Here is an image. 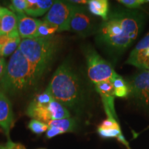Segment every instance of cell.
<instances>
[{
	"instance_id": "6",
	"label": "cell",
	"mask_w": 149,
	"mask_h": 149,
	"mask_svg": "<svg viewBox=\"0 0 149 149\" xmlns=\"http://www.w3.org/2000/svg\"><path fill=\"white\" fill-rule=\"evenodd\" d=\"M128 97L139 108L149 112V72L143 70L127 82Z\"/></svg>"
},
{
	"instance_id": "1",
	"label": "cell",
	"mask_w": 149,
	"mask_h": 149,
	"mask_svg": "<svg viewBox=\"0 0 149 149\" xmlns=\"http://www.w3.org/2000/svg\"><path fill=\"white\" fill-rule=\"evenodd\" d=\"M146 20V14L139 9H113L97 31L96 43L109 57L116 61L135 42Z\"/></svg>"
},
{
	"instance_id": "12",
	"label": "cell",
	"mask_w": 149,
	"mask_h": 149,
	"mask_svg": "<svg viewBox=\"0 0 149 149\" xmlns=\"http://www.w3.org/2000/svg\"><path fill=\"white\" fill-rule=\"evenodd\" d=\"M17 17V31L22 40L35 38L41 20L27 16L25 13L16 14Z\"/></svg>"
},
{
	"instance_id": "29",
	"label": "cell",
	"mask_w": 149,
	"mask_h": 149,
	"mask_svg": "<svg viewBox=\"0 0 149 149\" xmlns=\"http://www.w3.org/2000/svg\"><path fill=\"white\" fill-rule=\"evenodd\" d=\"M6 63L3 57H0V80L2 79L3 74H4L6 68Z\"/></svg>"
},
{
	"instance_id": "5",
	"label": "cell",
	"mask_w": 149,
	"mask_h": 149,
	"mask_svg": "<svg viewBox=\"0 0 149 149\" xmlns=\"http://www.w3.org/2000/svg\"><path fill=\"white\" fill-rule=\"evenodd\" d=\"M87 66V73L91 81L94 84L111 80L115 73L111 63L99 55L91 46L83 48Z\"/></svg>"
},
{
	"instance_id": "21",
	"label": "cell",
	"mask_w": 149,
	"mask_h": 149,
	"mask_svg": "<svg viewBox=\"0 0 149 149\" xmlns=\"http://www.w3.org/2000/svg\"><path fill=\"white\" fill-rule=\"evenodd\" d=\"M28 128L33 133L37 134V135H40V134H42L44 132L47 131L48 126L45 123L32 119L28 124Z\"/></svg>"
},
{
	"instance_id": "22",
	"label": "cell",
	"mask_w": 149,
	"mask_h": 149,
	"mask_svg": "<svg viewBox=\"0 0 149 149\" xmlns=\"http://www.w3.org/2000/svg\"><path fill=\"white\" fill-rule=\"evenodd\" d=\"M28 6L27 0H13L9 6L12 12L15 14L25 13Z\"/></svg>"
},
{
	"instance_id": "26",
	"label": "cell",
	"mask_w": 149,
	"mask_h": 149,
	"mask_svg": "<svg viewBox=\"0 0 149 149\" xmlns=\"http://www.w3.org/2000/svg\"><path fill=\"white\" fill-rule=\"evenodd\" d=\"M99 127L102 129H120L119 124L116 120H109L108 118L104 120Z\"/></svg>"
},
{
	"instance_id": "27",
	"label": "cell",
	"mask_w": 149,
	"mask_h": 149,
	"mask_svg": "<svg viewBox=\"0 0 149 149\" xmlns=\"http://www.w3.org/2000/svg\"><path fill=\"white\" fill-rule=\"evenodd\" d=\"M0 149H26L25 146L19 143H15L11 140H8L5 144H0Z\"/></svg>"
},
{
	"instance_id": "32",
	"label": "cell",
	"mask_w": 149,
	"mask_h": 149,
	"mask_svg": "<svg viewBox=\"0 0 149 149\" xmlns=\"http://www.w3.org/2000/svg\"><path fill=\"white\" fill-rule=\"evenodd\" d=\"M70 3H76V4H77V3H81V4H84V3H88V1H85V0H72V1H69Z\"/></svg>"
},
{
	"instance_id": "30",
	"label": "cell",
	"mask_w": 149,
	"mask_h": 149,
	"mask_svg": "<svg viewBox=\"0 0 149 149\" xmlns=\"http://www.w3.org/2000/svg\"><path fill=\"white\" fill-rule=\"evenodd\" d=\"M8 40V37L6 36V35H0V57H1V52L2 46Z\"/></svg>"
},
{
	"instance_id": "8",
	"label": "cell",
	"mask_w": 149,
	"mask_h": 149,
	"mask_svg": "<svg viewBox=\"0 0 149 149\" xmlns=\"http://www.w3.org/2000/svg\"><path fill=\"white\" fill-rule=\"evenodd\" d=\"M100 24H97L96 18L86 7L77 6L70 19L69 31L81 36H87L95 34Z\"/></svg>"
},
{
	"instance_id": "11",
	"label": "cell",
	"mask_w": 149,
	"mask_h": 149,
	"mask_svg": "<svg viewBox=\"0 0 149 149\" xmlns=\"http://www.w3.org/2000/svg\"><path fill=\"white\" fill-rule=\"evenodd\" d=\"M14 124V115L12 104L4 93L0 91V127L4 131L8 140H10L9 135Z\"/></svg>"
},
{
	"instance_id": "9",
	"label": "cell",
	"mask_w": 149,
	"mask_h": 149,
	"mask_svg": "<svg viewBox=\"0 0 149 149\" xmlns=\"http://www.w3.org/2000/svg\"><path fill=\"white\" fill-rule=\"evenodd\" d=\"M126 63L141 70H149V32L133 48Z\"/></svg>"
},
{
	"instance_id": "31",
	"label": "cell",
	"mask_w": 149,
	"mask_h": 149,
	"mask_svg": "<svg viewBox=\"0 0 149 149\" xmlns=\"http://www.w3.org/2000/svg\"><path fill=\"white\" fill-rule=\"evenodd\" d=\"M117 139H118V140L120 141V142H122L123 144L125 145V146H126V147H127V148H128V149H130V148H129V146H128V142H127V141H126V140L125 139V138H124V136L122 135H122H119L118 137H117Z\"/></svg>"
},
{
	"instance_id": "19",
	"label": "cell",
	"mask_w": 149,
	"mask_h": 149,
	"mask_svg": "<svg viewBox=\"0 0 149 149\" xmlns=\"http://www.w3.org/2000/svg\"><path fill=\"white\" fill-rule=\"evenodd\" d=\"M21 41L22 39L20 37L8 38L1 48V57H4L10 55H12L19 48Z\"/></svg>"
},
{
	"instance_id": "16",
	"label": "cell",
	"mask_w": 149,
	"mask_h": 149,
	"mask_svg": "<svg viewBox=\"0 0 149 149\" xmlns=\"http://www.w3.org/2000/svg\"><path fill=\"white\" fill-rule=\"evenodd\" d=\"M88 10L93 15L101 17L104 21L109 13V2L107 0H91L88 3Z\"/></svg>"
},
{
	"instance_id": "14",
	"label": "cell",
	"mask_w": 149,
	"mask_h": 149,
	"mask_svg": "<svg viewBox=\"0 0 149 149\" xmlns=\"http://www.w3.org/2000/svg\"><path fill=\"white\" fill-rule=\"evenodd\" d=\"M26 115L32 119L40 121L46 124L51 121V115L48 104H40L33 100L28 106Z\"/></svg>"
},
{
	"instance_id": "35",
	"label": "cell",
	"mask_w": 149,
	"mask_h": 149,
	"mask_svg": "<svg viewBox=\"0 0 149 149\" xmlns=\"http://www.w3.org/2000/svg\"><path fill=\"white\" fill-rule=\"evenodd\" d=\"M0 35H1V30H0Z\"/></svg>"
},
{
	"instance_id": "18",
	"label": "cell",
	"mask_w": 149,
	"mask_h": 149,
	"mask_svg": "<svg viewBox=\"0 0 149 149\" xmlns=\"http://www.w3.org/2000/svg\"><path fill=\"white\" fill-rule=\"evenodd\" d=\"M47 125L48 128H57L63 133H65L73 131L76 127V122L74 119L69 117V118L61 119V120H51L48 123Z\"/></svg>"
},
{
	"instance_id": "25",
	"label": "cell",
	"mask_w": 149,
	"mask_h": 149,
	"mask_svg": "<svg viewBox=\"0 0 149 149\" xmlns=\"http://www.w3.org/2000/svg\"><path fill=\"white\" fill-rule=\"evenodd\" d=\"M119 3L129 9H138L142 4L146 3L145 0H119Z\"/></svg>"
},
{
	"instance_id": "34",
	"label": "cell",
	"mask_w": 149,
	"mask_h": 149,
	"mask_svg": "<svg viewBox=\"0 0 149 149\" xmlns=\"http://www.w3.org/2000/svg\"><path fill=\"white\" fill-rule=\"evenodd\" d=\"M146 3H149V0H146Z\"/></svg>"
},
{
	"instance_id": "13",
	"label": "cell",
	"mask_w": 149,
	"mask_h": 149,
	"mask_svg": "<svg viewBox=\"0 0 149 149\" xmlns=\"http://www.w3.org/2000/svg\"><path fill=\"white\" fill-rule=\"evenodd\" d=\"M0 30L1 35H6L8 38L20 37L17 31V17L13 12L8 10L0 17Z\"/></svg>"
},
{
	"instance_id": "17",
	"label": "cell",
	"mask_w": 149,
	"mask_h": 149,
	"mask_svg": "<svg viewBox=\"0 0 149 149\" xmlns=\"http://www.w3.org/2000/svg\"><path fill=\"white\" fill-rule=\"evenodd\" d=\"M48 105L51 113V120H61V119L69 118L70 117L68 110L56 100H53Z\"/></svg>"
},
{
	"instance_id": "24",
	"label": "cell",
	"mask_w": 149,
	"mask_h": 149,
	"mask_svg": "<svg viewBox=\"0 0 149 149\" xmlns=\"http://www.w3.org/2000/svg\"><path fill=\"white\" fill-rule=\"evenodd\" d=\"M53 100L54 99L52 97L49 91L47 89H46L44 93H41V94L35 97L33 101H35V102L40 104H44V105H45V104H48L49 103H51Z\"/></svg>"
},
{
	"instance_id": "2",
	"label": "cell",
	"mask_w": 149,
	"mask_h": 149,
	"mask_svg": "<svg viewBox=\"0 0 149 149\" xmlns=\"http://www.w3.org/2000/svg\"><path fill=\"white\" fill-rule=\"evenodd\" d=\"M46 89L54 100L66 109H79L84 100L81 80L67 61L57 68Z\"/></svg>"
},
{
	"instance_id": "33",
	"label": "cell",
	"mask_w": 149,
	"mask_h": 149,
	"mask_svg": "<svg viewBox=\"0 0 149 149\" xmlns=\"http://www.w3.org/2000/svg\"><path fill=\"white\" fill-rule=\"evenodd\" d=\"M8 10V8H3V7H1V6H0V17L2 16L3 15L5 14Z\"/></svg>"
},
{
	"instance_id": "7",
	"label": "cell",
	"mask_w": 149,
	"mask_h": 149,
	"mask_svg": "<svg viewBox=\"0 0 149 149\" xmlns=\"http://www.w3.org/2000/svg\"><path fill=\"white\" fill-rule=\"evenodd\" d=\"M77 6L69 1H55L44 21L57 28V32L69 31V24Z\"/></svg>"
},
{
	"instance_id": "36",
	"label": "cell",
	"mask_w": 149,
	"mask_h": 149,
	"mask_svg": "<svg viewBox=\"0 0 149 149\" xmlns=\"http://www.w3.org/2000/svg\"><path fill=\"white\" fill-rule=\"evenodd\" d=\"M40 149H45V148H40Z\"/></svg>"
},
{
	"instance_id": "15",
	"label": "cell",
	"mask_w": 149,
	"mask_h": 149,
	"mask_svg": "<svg viewBox=\"0 0 149 149\" xmlns=\"http://www.w3.org/2000/svg\"><path fill=\"white\" fill-rule=\"evenodd\" d=\"M28 6L25 14L33 17L42 16L50 10L55 1L51 0H27Z\"/></svg>"
},
{
	"instance_id": "4",
	"label": "cell",
	"mask_w": 149,
	"mask_h": 149,
	"mask_svg": "<svg viewBox=\"0 0 149 149\" xmlns=\"http://www.w3.org/2000/svg\"><path fill=\"white\" fill-rule=\"evenodd\" d=\"M37 82L31 65L18 48L7 63L4 74L0 80V91L5 94H17L28 90Z\"/></svg>"
},
{
	"instance_id": "20",
	"label": "cell",
	"mask_w": 149,
	"mask_h": 149,
	"mask_svg": "<svg viewBox=\"0 0 149 149\" xmlns=\"http://www.w3.org/2000/svg\"><path fill=\"white\" fill-rule=\"evenodd\" d=\"M56 32H57V28L44 20H41L40 25L37 29L35 38H37V37L46 38V37H53Z\"/></svg>"
},
{
	"instance_id": "3",
	"label": "cell",
	"mask_w": 149,
	"mask_h": 149,
	"mask_svg": "<svg viewBox=\"0 0 149 149\" xmlns=\"http://www.w3.org/2000/svg\"><path fill=\"white\" fill-rule=\"evenodd\" d=\"M58 48L59 41L55 36L24 39L19 46V51L31 65L37 81L49 68Z\"/></svg>"
},
{
	"instance_id": "23",
	"label": "cell",
	"mask_w": 149,
	"mask_h": 149,
	"mask_svg": "<svg viewBox=\"0 0 149 149\" xmlns=\"http://www.w3.org/2000/svg\"><path fill=\"white\" fill-rule=\"evenodd\" d=\"M97 132L99 135L104 138H111V137H117L122 135L121 129H102L98 127Z\"/></svg>"
},
{
	"instance_id": "37",
	"label": "cell",
	"mask_w": 149,
	"mask_h": 149,
	"mask_svg": "<svg viewBox=\"0 0 149 149\" xmlns=\"http://www.w3.org/2000/svg\"><path fill=\"white\" fill-rule=\"evenodd\" d=\"M148 72H149V70H148Z\"/></svg>"
},
{
	"instance_id": "10",
	"label": "cell",
	"mask_w": 149,
	"mask_h": 149,
	"mask_svg": "<svg viewBox=\"0 0 149 149\" xmlns=\"http://www.w3.org/2000/svg\"><path fill=\"white\" fill-rule=\"evenodd\" d=\"M95 88L97 92L101 96L108 119L117 121V115L114 107L115 97L114 87L111 80L95 84Z\"/></svg>"
},
{
	"instance_id": "28",
	"label": "cell",
	"mask_w": 149,
	"mask_h": 149,
	"mask_svg": "<svg viewBox=\"0 0 149 149\" xmlns=\"http://www.w3.org/2000/svg\"><path fill=\"white\" fill-rule=\"evenodd\" d=\"M61 134H63V133L58 128L50 127L48 128L47 131H46V137L48 139H51L55 137V136L61 135Z\"/></svg>"
}]
</instances>
